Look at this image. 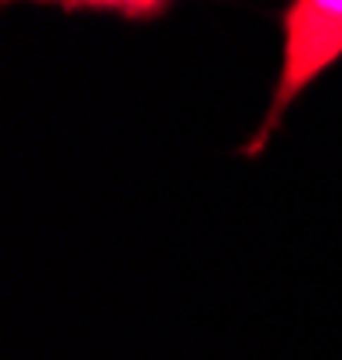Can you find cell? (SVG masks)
Here are the masks:
<instances>
[{"mask_svg": "<svg viewBox=\"0 0 342 360\" xmlns=\"http://www.w3.org/2000/svg\"><path fill=\"white\" fill-rule=\"evenodd\" d=\"M342 58V0H292L281 18V69L263 123L248 137L245 155H260L270 134L303 90Z\"/></svg>", "mask_w": 342, "mask_h": 360, "instance_id": "obj_1", "label": "cell"}, {"mask_svg": "<svg viewBox=\"0 0 342 360\" xmlns=\"http://www.w3.org/2000/svg\"><path fill=\"white\" fill-rule=\"evenodd\" d=\"M11 4V0H8ZM54 4H69V8H98V11H119L127 18H151L159 15L170 0H54Z\"/></svg>", "mask_w": 342, "mask_h": 360, "instance_id": "obj_2", "label": "cell"}]
</instances>
